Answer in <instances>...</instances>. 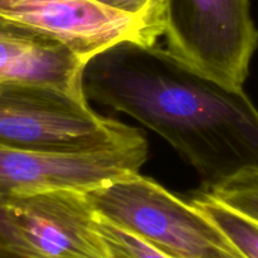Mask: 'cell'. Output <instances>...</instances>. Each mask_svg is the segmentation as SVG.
<instances>
[{"mask_svg":"<svg viewBox=\"0 0 258 258\" xmlns=\"http://www.w3.org/2000/svg\"><path fill=\"white\" fill-rule=\"evenodd\" d=\"M98 216L175 258H216L226 237L193 204L131 174L86 193Z\"/></svg>","mask_w":258,"mask_h":258,"instance_id":"277c9868","label":"cell"},{"mask_svg":"<svg viewBox=\"0 0 258 258\" xmlns=\"http://www.w3.org/2000/svg\"><path fill=\"white\" fill-rule=\"evenodd\" d=\"M103 7L134 15L156 27L164 28V2L165 0H95Z\"/></svg>","mask_w":258,"mask_h":258,"instance_id":"7c38bea8","label":"cell"},{"mask_svg":"<svg viewBox=\"0 0 258 258\" xmlns=\"http://www.w3.org/2000/svg\"><path fill=\"white\" fill-rule=\"evenodd\" d=\"M168 50L206 78L243 90L257 49L249 0H165Z\"/></svg>","mask_w":258,"mask_h":258,"instance_id":"3957f363","label":"cell"},{"mask_svg":"<svg viewBox=\"0 0 258 258\" xmlns=\"http://www.w3.org/2000/svg\"><path fill=\"white\" fill-rule=\"evenodd\" d=\"M206 193L258 224V169L241 171Z\"/></svg>","mask_w":258,"mask_h":258,"instance_id":"30bf717a","label":"cell"},{"mask_svg":"<svg viewBox=\"0 0 258 258\" xmlns=\"http://www.w3.org/2000/svg\"><path fill=\"white\" fill-rule=\"evenodd\" d=\"M191 204L209 219L232 246L246 258H258V224L212 198L206 191L197 194Z\"/></svg>","mask_w":258,"mask_h":258,"instance_id":"9c48e42d","label":"cell"},{"mask_svg":"<svg viewBox=\"0 0 258 258\" xmlns=\"http://www.w3.org/2000/svg\"><path fill=\"white\" fill-rule=\"evenodd\" d=\"M2 201L22 258H111L86 193L52 190Z\"/></svg>","mask_w":258,"mask_h":258,"instance_id":"52a82bcc","label":"cell"},{"mask_svg":"<svg viewBox=\"0 0 258 258\" xmlns=\"http://www.w3.org/2000/svg\"><path fill=\"white\" fill-rule=\"evenodd\" d=\"M148 154L146 141L78 153L23 151L0 145V198L52 190L87 193L139 173Z\"/></svg>","mask_w":258,"mask_h":258,"instance_id":"8992f818","label":"cell"},{"mask_svg":"<svg viewBox=\"0 0 258 258\" xmlns=\"http://www.w3.org/2000/svg\"><path fill=\"white\" fill-rule=\"evenodd\" d=\"M144 141L136 128L93 112L85 96L49 86L0 82V145L23 151L78 153Z\"/></svg>","mask_w":258,"mask_h":258,"instance_id":"7a4b0ae2","label":"cell"},{"mask_svg":"<svg viewBox=\"0 0 258 258\" xmlns=\"http://www.w3.org/2000/svg\"><path fill=\"white\" fill-rule=\"evenodd\" d=\"M83 66L58 40L0 19V82L49 86L85 96Z\"/></svg>","mask_w":258,"mask_h":258,"instance_id":"ba28073f","label":"cell"},{"mask_svg":"<svg viewBox=\"0 0 258 258\" xmlns=\"http://www.w3.org/2000/svg\"><path fill=\"white\" fill-rule=\"evenodd\" d=\"M216 258H246L243 254L239 253L236 248L231 244V242L226 238V242H224L223 246L219 249L218 254H217Z\"/></svg>","mask_w":258,"mask_h":258,"instance_id":"5bb4252c","label":"cell"},{"mask_svg":"<svg viewBox=\"0 0 258 258\" xmlns=\"http://www.w3.org/2000/svg\"><path fill=\"white\" fill-rule=\"evenodd\" d=\"M0 258H22L17 231L0 198Z\"/></svg>","mask_w":258,"mask_h":258,"instance_id":"4fadbf2b","label":"cell"},{"mask_svg":"<svg viewBox=\"0 0 258 258\" xmlns=\"http://www.w3.org/2000/svg\"><path fill=\"white\" fill-rule=\"evenodd\" d=\"M82 90L163 136L198 171L204 191L258 169V110L248 96L194 72L169 50L113 45L83 66Z\"/></svg>","mask_w":258,"mask_h":258,"instance_id":"6da1fadb","label":"cell"},{"mask_svg":"<svg viewBox=\"0 0 258 258\" xmlns=\"http://www.w3.org/2000/svg\"><path fill=\"white\" fill-rule=\"evenodd\" d=\"M0 19L37 30L83 64L123 42L154 45L163 29L95 0H0Z\"/></svg>","mask_w":258,"mask_h":258,"instance_id":"5b68a950","label":"cell"},{"mask_svg":"<svg viewBox=\"0 0 258 258\" xmlns=\"http://www.w3.org/2000/svg\"><path fill=\"white\" fill-rule=\"evenodd\" d=\"M96 227L107 247L111 258H175L138 234L116 226L97 213Z\"/></svg>","mask_w":258,"mask_h":258,"instance_id":"8fae6325","label":"cell"}]
</instances>
